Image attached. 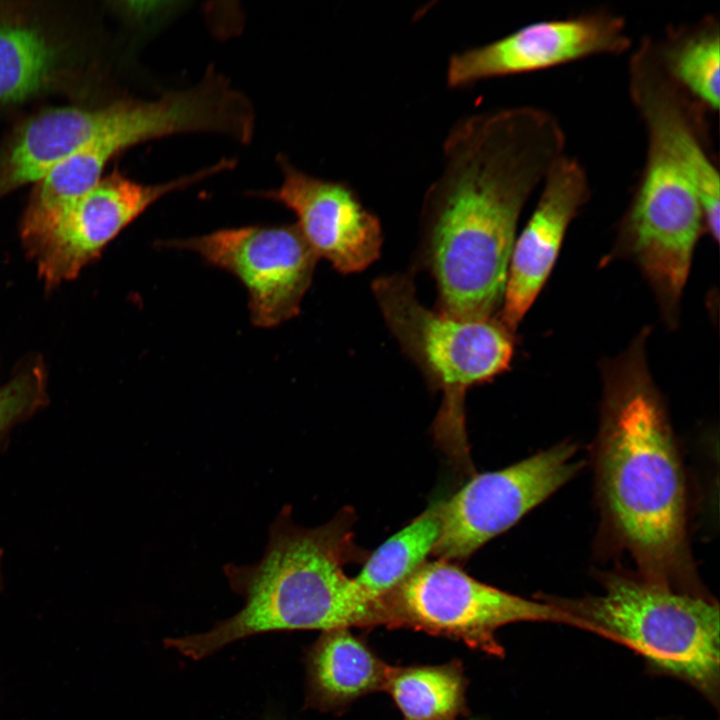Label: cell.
<instances>
[{
	"mask_svg": "<svg viewBox=\"0 0 720 720\" xmlns=\"http://www.w3.org/2000/svg\"><path fill=\"white\" fill-rule=\"evenodd\" d=\"M352 513L304 528L284 506L269 528L263 557L249 565L227 564L242 609L207 632L168 638L165 645L200 660L259 633L387 626L383 598L367 594L344 570L352 552Z\"/></svg>",
	"mask_w": 720,
	"mask_h": 720,
	"instance_id": "cell-3",
	"label": "cell"
},
{
	"mask_svg": "<svg viewBox=\"0 0 720 720\" xmlns=\"http://www.w3.org/2000/svg\"><path fill=\"white\" fill-rule=\"evenodd\" d=\"M659 57L670 77L709 112L720 98V25L715 15L672 26L655 38Z\"/></svg>",
	"mask_w": 720,
	"mask_h": 720,
	"instance_id": "cell-17",
	"label": "cell"
},
{
	"mask_svg": "<svg viewBox=\"0 0 720 720\" xmlns=\"http://www.w3.org/2000/svg\"><path fill=\"white\" fill-rule=\"evenodd\" d=\"M565 145L558 119L527 105L467 115L449 129L421 210L438 313L486 320L502 304L520 214Z\"/></svg>",
	"mask_w": 720,
	"mask_h": 720,
	"instance_id": "cell-1",
	"label": "cell"
},
{
	"mask_svg": "<svg viewBox=\"0 0 720 720\" xmlns=\"http://www.w3.org/2000/svg\"><path fill=\"white\" fill-rule=\"evenodd\" d=\"M646 132V154L624 232L663 302L675 305L703 226L702 205L685 166L667 141Z\"/></svg>",
	"mask_w": 720,
	"mask_h": 720,
	"instance_id": "cell-7",
	"label": "cell"
},
{
	"mask_svg": "<svg viewBox=\"0 0 720 720\" xmlns=\"http://www.w3.org/2000/svg\"><path fill=\"white\" fill-rule=\"evenodd\" d=\"M600 595L540 598L572 616L578 628L621 644L656 672L677 678L719 704V606L699 587L609 573Z\"/></svg>",
	"mask_w": 720,
	"mask_h": 720,
	"instance_id": "cell-4",
	"label": "cell"
},
{
	"mask_svg": "<svg viewBox=\"0 0 720 720\" xmlns=\"http://www.w3.org/2000/svg\"><path fill=\"white\" fill-rule=\"evenodd\" d=\"M372 291L402 349L443 394L434 425L438 441L452 457L465 461L466 391L509 367L512 332L497 319L459 320L428 310L407 274L377 278Z\"/></svg>",
	"mask_w": 720,
	"mask_h": 720,
	"instance_id": "cell-5",
	"label": "cell"
},
{
	"mask_svg": "<svg viewBox=\"0 0 720 720\" xmlns=\"http://www.w3.org/2000/svg\"><path fill=\"white\" fill-rule=\"evenodd\" d=\"M21 409L17 400L8 392L0 391V433L20 419Z\"/></svg>",
	"mask_w": 720,
	"mask_h": 720,
	"instance_id": "cell-21",
	"label": "cell"
},
{
	"mask_svg": "<svg viewBox=\"0 0 720 720\" xmlns=\"http://www.w3.org/2000/svg\"><path fill=\"white\" fill-rule=\"evenodd\" d=\"M614 368L597 448L609 522L640 577L695 587L684 474L664 407L639 348Z\"/></svg>",
	"mask_w": 720,
	"mask_h": 720,
	"instance_id": "cell-2",
	"label": "cell"
},
{
	"mask_svg": "<svg viewBox=\"0 0 720 720\" xmlns=\"http://www.w3.org/2000/svg\"><path fill=\"white\" fill-rule=\"evenodd\" d=\"M440 503L431 506L377 547L354 577L370 596L382 598L433 553L440 535Z\"/></svg>",
	"mask_w": 720,
	"mask_h": 720,
	"instance_id": "cell-19",
	"label": "cell"
},
{
	"mask_svg": "<svg viewBox=\"0 0 720 720\" xmlns=\"http://www.w3.org/2000/svg\"><path fill=\"white\" fill-rule=\"evenodd\" d=\"M632 104L645 130L662 136L687 169L698 193L705 226L715 241L720 231V175L708 141L703 106L667 73L656 40L645 37L628 65Z\"/></svg>",
	"mask_w": 720,
	"mask_h": 720,
	"instance_id": "cell-13",
	"label": "cell"
},
{
	"mask_svg": "<svg viewBox=\"0 0 720 720\" xmlns=\"http://www.w3.org/2000/svg\"><path fill=\"white\" fill-rule=\"evenodd\" d=\"M391 666L349 629L322 632L306 657V705L343 709L359 697L384 689Z\"/></svg>",
	"mask_w": 720,
	"mask_h": 720,
	"instance_id": "cell-16",
	"label": "cell"
},
{
	"mask_svg": "<svg viewBox=\"0 0 720 720\" xmlns=\"http://www.w3.org/2000/svg\"><path fill=\"white\" fill-rule=\"evenodd\" d=\"M387 627H407L462 641L469 648L502 657L496 631L518 622H552L578 628L553 604L529 600L482 583L452 562H425L383 596Z\"/></svg>",
	"mask_w": 720,
	"mask_h": 720,
	"instance_id": "cell-6",
	"label": "cell"
},
{
	"mask_svg": "<svg viewBox=\"0 0 720 720\" xmlns=\"http://www.w3.org/2000/svg\"><path fill=\"white\" fill-rule=\"evenodd\" d=\"M198 109L186 92L169 91L151 100H121L113 124L57 164L36 183L21 222V239L36 236L59 212L102 178L107 163L142 142L192 133Z\"/></svg>",
	"mask_w": 720,
	"mask_h": 720,
	"instance_id": "cell-12",
	"label": "cell"
},
{
	"mask_svg": "<svg viewBox=\"0 0 720 720\" xmlns=\"http://www.w3.org/2000/svg\"><path fill=\"white\" fill-rule=\"evenodd\" d=\"M577 447L564 442L506 468L473 476L440 503L441 529L433 553L465 561L508 530L582 467Z\"/></svg>",
	"mask_w": 720,
	"mask_h": 720,
	"instance_id": "cell-10",
	"label": "cell"
},
{
	"mask_svg": "<svg viewBox=\"0 0 720 720\" xmlns=\"http://www.w3.org/2000/svg\"><path fill=\"white\" fill-rule=\"evenodd\" d=\"M235 163L232 158H224L189 175L158 184L139 183L114 171L59 212L24 246L25 251L35 261L45 287L54 288L75 278L159 199L232 169Z\"/></svg>",
	"mask_w": 720,
	"mask_h": 720,
	"instance_id": "cell-8",
	"label": "cell"
},
{
	"mask_svg": "<svg viewBox=\"0 0 720 720\" xmlns=\"http://www.w3.org/2000/svg\"><path fill=\"white\" fill-rule=\"evenodd\" d=\"M56 53L38 30L0 21V105L38 92L50 79Z\"/></svg>",
	"mask_w": 720,
	"mask_h": 720,
	"instance_id": "cell-20",
	"label": "cell"
},
{
	"mask_svg": "<svg viewBox=\"0 0 720 720\" xmlns=\"http://www.w3.org/2000/svg\"><path fill=\"white\" fill-rule=\"evenodd\" d=\"M279 187L257 192L292 211L296 226L318 258L341 273L359 272L380 255L382 228L356 191L344 181L308 174L280 154Z\"/></svg>",
	"mask_w": 720,
	"mask_h": 720,
	"instance_id": "cell-14",
	"label": "cell"
},
{
	"mask_svg": "<svg viewBox=\"0 0 720 720\" xmlns=\"http://www.w3.org/2000/svg\"><path fill=\"white\" fill-rule=\"evenodd\" d=\"M630 46L624 17L595 9L529 23L494 41L458 51L448 59L446 83L451 89H463L492 78L618 55Z\"/></svg>",
	"mask_w": 720,
	"mask_h": 720,
	"instance_id": "cell-11",
	"label": "cell"
},
{
	"mask_svg": "<svg viewBox=\"0 0 720 720\" xmlns=\"http://www.w3.org/2000/svg\"><path fill=\"white\" fill-rule=\"evenodd\" d=\"M589 196L586 169L564 154L545 177L536 207L513 245L498 319L511 332L539 294L568 226Z\"/></svg>",
	"mask_w": 720,
	"mask_h": 720,
	"instance_id": "cell-15",
	"label": "cell"
},
{
	"mask_svg": "<svg viewBox=\"0 0 720 720\" xmlns=\"http://www.w3.org/2000/svg\"><path fill=\"white\" fill-rule=\"evenodd\" d=\"M404 720H455L466 712V679L461 663L391 666L384 689Z\"/></svg>",
	"mask_w": 720,
	"mask_h": 720,
	"instance_id": "cell-18",
	"label": "cell"
},
{
	"mask_svg": "<svg viewBox=\"0 0 720 720\" xmlns=\"http://www.w3.org/2000/svg\"><path fill=\"white\" fill-rule=\"evenodd\" d=\"M160 245L190 250L237 277L248 292L251 322L260 328L298 315L318 259L296 224L225 228Z\"/></svg>",
	"mask_w": 720,
	"mask_h": 720,
	"instance_id": "cell-9",
	"label": "cell"
}]
</instances>
